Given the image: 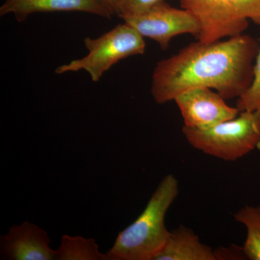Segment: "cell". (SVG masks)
I'll list each match as a JSON object with an SVG mask.
<instances>
[{
	"label": "cell",
	"mask_w": 260,
	"mask_h": 260,
	"mask_svg": "<svg viewBox=\"0 0 260 260\" xmlns=\"http://www.w3.org/2000/svg\"><path fill=\"white\" fill-rule=\"evenodd\" d=\"M259 49V42L246 34L191 43L157 64L152 76L154 101L166 104L195 88L215 89L225 100L239 99L252 83Z\"/></svg>",
	"instance_id": "6da1fadb"
},
{
	"label": "cell",
	"mask_w": 260,
	"mask_h": 260,
	"mask_svg": "<svg viewBox=\"0 0 260 260\" xmlns=\"http://www.w3.org/2000/svg\"><path fill=\"white\" fill-rule=\"evenodd\" d=\"M179 193L177 178L173 174L166 176L143 213L119 233L106 254L108 260H154L170 235L166 226V216Z\"/></svg>",
	"instance_id": "7a4b0ae2"
},
{
	"label": "cell",
	"mask_w": 260,
	"mask_h": 260,
	"mask_svg": "<svg viewBox=\"0 0 260 260\" xmlns=\"http://www.w3.org/2000/svg\"><path fill=\"white\" fill-rule=\"evenodd\" d=\"M182 133L194 149L215 158L234 161L260 146V110L241 112L234 119L208 129L184 126Z\"/></svg>",
	"instance_id": "3957f363"
},
{
	"label": "cell",
	"mask_w": 260,
	"mask_h": 260,
	"mask_svg": "<svg viewBox=\"0 0 260 260\" xmlns=\"http://www.w3.org/2000/svg\"><path fill=\"white\" fill-rule=\"evenodd\" d=\"M181 8L198 21L200 42L244 34L249 20L260 25V0H179Z\"/></svg>",
	"instance_id": "277c9868"
},
{
	"label": "cell",
	"mask_w": 260,
	"mask_h": 260,
	"mask_svg": "<svg viewBox=\"0 0 260 260\" xmlns=\"http://www.w3.org/2000/svg\"><path fill=\"white\" fill-rule=\"evenodd\" d=\"M84 44L88 54L56 68V74L85 70L96 83L106 72L121 59L143 54L145 51L144 37L124 23L97 39L85 38Z\"/></svg>",
	"instance_id": "5b68a950"
},
{
	"label": "cell",
	"mask_w": 260,
	"mask_h": 260,
	"mask_svg": "<svg viewBox=\"0 0 260 260\" xmlns=\"http://www.w3.org/2000/svg\"><path fill=\"white\" fill-rule=\"evenodd\" d=\"M121 18L142 37L155 41L164 50L168 49L173 38L185 34L197 38L200 32L198 21L190 13L182 8L171 6L164 0L143 13Z\"/></svg>",
	"instance_id": "8992f818"
},
{
	"label": "cell",
	"mask_w": 260,
	"mask_h": 260,
	"mask_svg": "<svg viewBox=\"0 0 260 260\" xmlns=\"http://www.w3.org/2000/svg\"><path fill=\"white\" fill-rule=\"evenodd\" d=\"M225 99L210 88H195L178 95L177 104L184 126L204 129L234 119L239 115L237 107L228 105Z\"/></svg>",
	"instance_id": "52a82bcc"
},
{
	"label": "cell",
	"mask_w": 260,
	"mask_h": 260,
	"mask_svg": "<svg viewBox=\"0 0 260 260\" xmlns=\"http://www.w3.org/2000/svg\"><path fill=\"white\" fill-rule=\"evenodd\" d=\"M47 233L35 224L25 221L10 228L1 236L2 258L11 260L55 259Z\"/></svg>",
	"instance_id": "ba28073f"
},
{
	"label": "cell",
	"mask_w": 260,
	"mask_h": 260,
	"mask_svg": "<svg viewBox=\"0 0 260 260\" xmlns=\"http://www.w3.org/2000/svg\"><path fill=\"white\" fill-rule=\"evenodd\" d=\"M84 12L107 19L114 13L101 0H5L0 7V15H14L19 22L29 15L51 12Z\"/></svg>",
	"instance_id": "9c48e42d"
},
{
	"label": "cell",
	"mask_w": 260,
	"mask_h": 260,
	"mask_svg": "<svg viewBox=\"0 0 260 260\" xmlns=\"http://www.w3.org/2000/svg\"><path fill=\"white\" fill-rule=\"evenodd\" d=\"M154 260H218V257L215 250L203 244L190 228L181 225L171 232Z\"/></svg>",
	"instance_id": "30bf717a"
},
{
	"label": "cell",
	"mask_w": 260,
	"mask_h": 260,
	"mask_svg": "<svg viewBox=\"0 0 260 260\" xmlns=\"http://www.w3.org/2000/svg\"><path fill=\"white\" fill-rule=\"evenodd\" d=\"M234 218L246 228L242 247L246 259L260 260V205H245L234 214Z\"/></svg>",
	"instance_id": "8fae6325"
},
{
	"label": "cell",
	"mask_w": 260,
	"mask_h": 260,
	"mask_svg": "<svg viewBox=\"0 0 260 260\" xmlns=\"http://www.w3.org/2000/svg\"><path fill=\"white\" fill-rule=\"evenodd\" d=\"M55 259L108 260L107 255L99 250L94 239L64 235L60 246L55 250Z\"/></svg>",
	"instance_id": "7c38bea8"
},
{
	"label": "cell",
	"mask_w": 260,
	"mask_h": 260,
	"mask_svg": "<svg viewBox=\"0 0 260 260\" xmlns=\"http://www.w3.org/2000/svg\"><path fill=\"white\" fill-rule=\"evenodd\" d=\"M259 49L254 67V79L250 88L238 99L237 107L239 112L260 110V39Z\"/></svg>",
	"instance_id": "4fadbf2b"
},
{
	"label": "cell",
	"mask_w": 260,
	"mask_h": 260,
	"mask_svg": "<svg viewBox=\"0 0 260 260\" xmlns=\"http://www.w3.org/2000/svg\"><path fill=\"white\" fill-rule=\"evenodd\" d=\"M162 0H121L118 16L138 14L153 7Z\"/></svg>",
	"instance_id": "5bb4252c"
},
{
	"label": "cell",
	"mask_w": 260,
	"mask_h": 260,
	"mask_svg": "<svg viewBox=\"0 0 260 260\" xmlns=\"http://www.w3.org/2000/svg\"><path fill=\"white\" fill-rule=\"evenodd\" d=\"M102 3L107 5L114 15L118 14L119 11V5H120L121 0H101Z\"/></svg>",
	"instance_id": "9a60e30c"
}]
</instances>
